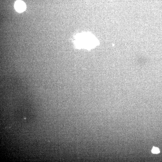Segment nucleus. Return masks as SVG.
<instances>
[{
	"mask_svg": "<svg viewBox=\"0 0 162 162\" xmlns=\"http://www.w3.org/2000/svg\"><path fill=\"white\" fill-rule=\"evenodd\" d=\"M14 8L16 11L19 12L24 11L26 9V5L25 3L21 1H16L14 4Z\"/></svg>",
	"mask_w": 162,
	"mask_h": 162,
	"instance_id": "obj_1",
	"label": "nucleus"
},
{
	"mask_svg": "<svg viewBox=\"0 0 162 162\" xmlns=\"http://www.w3.org/2000/svg\"><path fill=\"white\" fill-rule=\"evenodd\" d=\"M152 152L154 154H157L159 153L160 151L158 148H156L153 147L152 150Z\"/></svg>",
	"mask_w": 162,
	"mask_h": 162,
	"instance_id": "obj_2",
	"label": "nucleus"
}]
</instances>
